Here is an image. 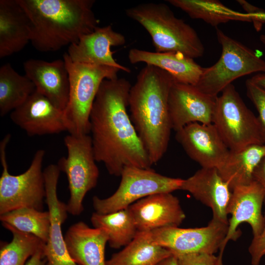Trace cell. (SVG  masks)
Here are the masks:
<instances>
[{
    "label": "cell",
    "instance_id": "cell-17",
    "mask_svg": "<svg viewBox=\"0 0 265 265\" xmlns=\"http://www.w3.org/2000/svg\"><path fill=\"white\" fill-rule=\"evenodd\" d=\"M129 209L139 232L178 227L186 218L179 200L171 193H159L144 197Z\"/></svg>",
    "mask_w": 265,
    "mask_h": 265
},
{
    "label": "cell",
    "instance_id": "cell-24",
    "mask_svg": "<svg viewBox=\"0 0 265 265\" xmlns=\"http://www.w3.org/2000/svg\"><path fill=\"white\" fill-rule=\"evenodd\" d=\"M265 158V144H255L238 151H231L217 169L231 190L254 180V172Z\"/></svg>",
    "mask_w": 265,
    "mask_h": 265
},
{
    "label": "cell",
    "instance_id": "cell-34",
    "mask_svg": "<svg viewBox=\"0 0 265 265\" xmlns=\"http://www.w3.org/2000/svg\"><path fill=\"white\" fill-rule=\"evenodd\" d=\"M237 1L249 16L250 22L253 23L255 30L257 31H260L265 23V10L252 5L244 0H238Z\"/></svg>",
    "mask_w": 265,
    "mask_h": 265
},
{
    "label": "cell",
    "instance_id": "cell-20",
    "mask_svg": "<svg viewBox=\"0 0 265 265\" xmlns=\"http://www.w3.org/2000/svg\"><path fill=\"white\" fill-rule=\"evenodd\" d=\"M181 190L190 193L212 211V218L228 224L227 209L232 190L215 168H204L184 179Z\"/></svg>",
    "mask_w": 265,
    "mask_h": 265
},
{
    "label": "cell",
    "instance_id": "cell-22",
    "mask_svg": "<svg viewBox=\"0 0 265 265\" xmlns=\"http://www.w3.org/2000/svg\"><path fill=\"white\" fill-rule=\"evenodd\" d=\"M32 36V24L17 0H0V58L23 50Z\"/></svg>",
    "mask_w": 265,
    "mask_h": 265
},
{
    "label": "cell",
    "instance_id": "cell-39",
    "mask_svg": "<svg viewBox=\"0 0 265 265\" xmlns=\"http://www.w3.org/2000/svg\"><path fill=\"white\" fill-rule=\"evenodd\" d=\"M260 40L263 44L265 46V34L260 35Z\"/></svg>",
    "mask_w": 265,
    "mask_h": 265
},
{
    "label": "cell",
    "instance_id": "cell-13",
    "mask_svg": "<svg viewBox=\"0 0 265 265\" xmlns=\"http://www.w3.org/2000/svg\"><path fill=\"white\" fill-rule=\"evenodd\" d=\"M46 190L45 202L51 217L49 237L46 243L45 265H79L70 257L62 234L61 225L67 217V205L57 196L60 171L57 164H51L43 170Z\"/></svg>",
    "mask_w": 265,
    "mask_h": 265
},
{
    "label": "cell",
    "instance_id": "cell-4",
    "mask_svg": "<svg viewBox=\"0 0 265 265\" xmlns=\"http://www.w3.org/2000/svg\"><path fill=\"white\" fill-rule=\"evenodd\" d=\"M125 13L148 32L155 52H179L193 59L204 54V45L195 30L176 17L165 3H141L127 8Z\"/></svg>",
    "mask_w": 265,
    "mask_h": 265
},
{
    "label": "cell",
    "instance_id": "cell-33",
    "mask_svg": "<svg viewBox=\"0 0 265 265\" xmlns=\"http://www.w3.org/2000/svg\"><path fill=\"white\" fill-rule=\"evenodd\" d=\"M264 218L265 224L262 232L258 236L253 237L248 248L251 265H259L262 258L265 256V212Z\"/></svg>",
    "mask_w": 265,
    "mask_h": 265
},
{
    "label": "cell",
    "instance_id": "cell-11",
    "mask_svg": "<svg viewBox=\"0 0 265 265\" xmlns=\"http://www.w3.org/2000/svg\"><path fill=\"white\" fill-rule=\"evenodd\" d=\"M228 224L212 218L208 225L194 228L168 227L150 231L153 241L175 256L191 253L214 254L219 250Z\"/></svg>",
    "mask_w": 265,
    "mask_h": 265
},
{
    "label": "cell",
    "instance_id": "cell-31",
    "mask_svg": "<svg viewBox=\"0 0 265 265\" xmlns=\"http://www.w3.org/2000/svg\"><path fill=\"white\" fill-rule=\"evenodd\" d=\"M248 97L253 103L258 113L257 117L263 144H265V89L248 79L245 83Z\"/></svg>",
    "mask_w": 265,
    "mask_h": 265
},
{
    "label": "cell",
    "instance_id": "cell-30",
    "mask_svg": "<svg viewBox=\"0 0 265 265\" xmlns=\"http://www.w3.org/2000/svg\"><path fill=\"white\" fill-rule=\"evenodd\" d=\"M0 220L20 231L34 235L45 243L48 240L51 226L49 211L20 208L0 214Z\"/></svg>",
    "mask_w": 265,
    "mask_h": 265
},
{
    "label": "cell",
    "instance_id": "cell-12",
    "mask_svg": "<svg viewBox=\"0 0 265 265\" xmlns=\"http://www.w3.org/2000/svg\"><path fill=\"white\" fill-rule=\"evenodd\" d=\"M265 199V190L256 181L238 186L232 190L227 209L228 219L226 236L217 256L218 265H224L223 256L225 248L230 240H235L240 235L238 229L240 224L247 223L251 226L253 237L259 235L265 224L262 208Z\"/></svg>",
    "mask_w": 265,
    "mask_h": 265
},
{
    "label": "cell",
    "instance_id": "cell-15",
    "mask_svg": "<svg viewBox=\"0 0 265 265\" xmlns=\"http://www.w3.org/2000/svg\"><path fill=\"white\" fill-rule=\"evenodd\" d=\"M10 118L29 136L67 131L64 111L36 90L21 106L11 112Z\"/></svg>",
    "mask_w": 265,
    "mask_h": 265
},
{
    "label": "cell",
    "instance_id": "cell-19",
    "mask_svg": "<svg viewBox=\"0 0 265 265\" xmlns=\"http://www.w3.org/2000/svg\"><path fill=\"white\" fill-rule=\"evenodd\" d=\"M24 69L36 90L64 111L69 101L70 82L63 59L47 61L30 59L24 62Z\"/></svg>",
    "mask_w": 265,
    "mask_h": 265
},
{
    "label": "cell",
    "instance_id": "cell-36",
    "mask_svg": "<svg viewBox=\"0 0 265 265\" xmlns=\"http://www.w3.org/2000/svg\"><path fill=\"white\" fill-rule=\"evenodd\" d=\"M44 249L38 251L28 259L26 265H45L46 259L44 256Z\"/></svg>",
    "mask_w": 265,
    "mask_h": 265
},
{
    "label": "cell",
    "instance_id": "cell-26",
    "mask_svg": "<svg viewBox=\"0 0 265 265\" xmlns=\"http://www.w3.org/2000/svg\"><path fill=\"white\" fill-rule=\"evenodd\" d=\"M192 19H200L213 26L230 21L250 22L248 15L232 10L216 0H168Z\"/></svg>",
    "mask_w": 265,
    "mask_h": 265
},
{
    "label": "cell",
    "instance_id": "cell-18",
    "mask_svg": "<svg viewBox=\"0 0 265 265\" xmlns=\"http://www.w3.org/2000/svg\"><path fill=\"white\" fill-rule=\"evenodd\" d=\"M126 42L125 36L114 30L111 25L97 26L69 46L67 53L73 62L110 66L130 73L129 68L116 61L111 51L112 47L122 46Z\"/></svg>",
    "mask_w": 265,
    "mask_h": 265
},
{
    "label": "cell",
    "instance_id": "cell-7",
    "mask_svg": "<svg viewBox=\"0 0 265 265\" xmlns=\"http://www.w3.org/2000/svg\"><path fill=\"white\" fill-rule=\"evenodd\" d=\"M11 134H7L0 143V160L2 167L0 178V215L23 208L43 210L46 190L42 165L45 151L37 150L28 169L22 174L9 173L6 147Z\"/></svg>",
    "mask_w": 265,
    "mask_h": 265
},
{
    "label": "cell",
    "instance_id": "cell-25",
    "mask_svg": "<svg viewBox=\"0 0 265 265\" xmlns=\"http://www.w3.org/2000/svg\"><path fill=\"white\" fill-rule=\"evenodd\" d=\"M171 255L153 241L150 231H138L129 244L106 261V265H158Z\"/></svg>",
    "mask_w": 265,
    "mask_h": 265
},
{
    "label": "cell",
    "instance_id": "cell-1",
    "mask_svg": "<svg viewBox=\"0 0 265 265\" xmlns=\"http://www.w3.org/2000/svg\"><path fill=\"white\" fill-rule=\"evenodd\" d=\"M132 85L124 78L101 83L90 114V135L97 162L120 176L125 167L151 168L148 153L128 113Z\"/></svg>",
    "mask_w": 265,
    "mask_h": 265
},
{
    "label": "cell",
    "instance_id": "cell-2",
    "mask_svg": "<svg viewBox=\"0 0 265 265\" xmlns=\"http://www.w3.org/2000/svg\"><path fill=\"white\" fill-rule=\"evenodd\" d=\"M174 81L166 72L146 65L130 91V116L153 164L168 148L172 129L168 97Z\"/></svg>",
    "mask_w": 265,
    "mask_h": 265
},
{
    "label": "cell",
    "instance_id": "cell-10",
    "mask_svg": "<svg viewBox=\"0 0 265 265\" xmlns=\"http://www.w3.org/2000/svg\"><path fill=\"white\" fill-rule=\"evenodd\" d=\"M120 176L119 186L113 194L104 199L97 196L93 197L96 212L107 214L117 212L149 195L171 193L180 189L184 180L161 175L152 168L134 166L125 167Z\"/></svg>",
    "mask_w": 265,
    "mask_h": 265
},
{
    "label": "cell",
    "instance_id": "cell-28",
    "mask_svg": "<svg viewBox=\"0 0 265 265\" xmlns=\"http://www.w3.org/2000/svg\"><path fill=\"white\" fill-rule=\"evenodd\" d=\"M90 220L94 228L105 231L110 247L114 249L127 246L138 232L128 208L107 214L95 212Z\"/></svg>",
    "mask_w": 265,
    "mask_h": 265
},
{
    "label": "cell",
    "instance_id": "cell-3",
    "mask_svg": "<svg viewBox=\"0 0 265 265\" xmlns=\"http://www.w3.org/2000/svg\"><path fill=\"white\" fill-rule=\"evenodd\" d=\"M32 24L31 43L37 51H56L78 42L98 26L94 0H17Z\"/></svg>",
    "mask_w": 265,
    "mask_h": 265
},
{
    "label": "cell",
    "instance_id": "cell-9",
    "mask_svg": "<svg viewBox=\"0 0 265 265\" xmlns=\"http://www.w3.org/2000/svg\"><path fill=\"white\" fill-rule=\"evenodd\" d=\"M67 157H61L57 166L67 176L70 198L68 212L80 215L84 210L83 201L86 193L97 184L99 171L92 148L90 134H69L64 138Z\"/></svg>",
    "mask_w": 265,
    "mask_h": 265
},
{
    "label": "cell",
    "instance_id": "cell-38",
    "mask_svg": "<svg viewBox=\"0 0 265 265\" xmlns=\"http://www.w3.org/2000/svg\"><path fill=\"white\" fill-rule=\"evenodd\" d=\"M158 265H178L177 257L172 254L161 261Z\"/></svg>",
    "mask_w": 265,
    "mask_h": 265
},
{
    "label": "cell",
    "instance_id": "cell-6",
    "mask_svg": "<svg viewBox=\"0 0 265 265\" xmlns=\"http://www.w3.org/2000/svg\"><path fill=\"white\" fill-rule=\"evenodd\" d=\"M216 34L222 48L218 61L204 68L195 86L203 93L213 98L235 80L252 73L265 74V60L251 49L226 34L218 27Z\"/></svg>",
    "mask_w": 265,
    "mask_h": 265
},
{
    "label": "cell",
    "instance_id": "cell-21",
    "mask_svg": "<svg viewBox=\"0 0 265 265\" xmlns=\"http://www.w3.org/2000/svg\"><path fill=\"white\" fill-rule=\"evenodd\" d=\"M64 239L70 257L78 265H106L108 237L103 229L91 228L79 221L69 227Z\"/></svg>",
    "mask_w": 265,
    "mask_h": 265
},
{
    "label": "cell",
    "instance_id": "cell-29",
    "mask_svg": "<svg viewBox=\"0 0 265 265\" xmlns=\"http://www.w3.org/2000/svg\"><path fill=\"white\" fill-rule=\"evenodd\" d=\"M1 224L11 233L12 239L0 246V265H26L28 259L45 248L46 243L34 235L20 231L6 223Z\"/></svg>",
    "mask_w": 265,
    "mask_h": 265
},
{
    "label": "cell",
    "instance_id": "cell-23",
    "mask_svg": "<svg viewBox=\"0 0 265 265\" xmlns=\"http://www.w3.org/2000/svg\"><path fill=\"white\" fill-rule=\"evenodd\" d=\"M128 58L132 64L143 62L159 68L178 83L196 86L203 68L193 58L179 52L158 53L136 48L131 49Z\"/></svg>",
    "mask_w": 265,
    "mask_h": 265
},
{
    "label": "cell",
    "instance_id": "cell-5",
    "mask_svg": "<svg viewBox=\"0 0 265 265\" xmlns=\"http://www.w3.org/2000/svg\"><path fill=\"white\" fill-rule=\"evenodd\" d=\"M63 60L68 73L70 90L64 111L67 131L73 135L89 134L91 108L102 82L117 78L119 68L72 61L67 53Z\"/></svg>",
    "mask_w": 265,
    "mask_h": 265
},
{
    "label": "cell",
    "instance_id": "cell-14",
    "mask_svg": "<svg viewBox=\"0 0 265 265\" xmlns=\"http://www.w3.org/2000/svg\"><path fill=\"white\" fill-rule=\"evenodd\" d=\"M176 132L186 154L202 167L217 169L230 152L212 123H190Z\"/></svg>",
    "mask_w": 265,
    "mask_h": 265
},
{
    "label": "cell",
    "instance_id": "cell-37",
    "mask_svg": "<svg viewBox=\"0 0 265 265\" xmlns=\"http://www.w3.org/2000/svg\"><path fill=\"white\" fill-rule=\"evenodd\" d=\"M249 79L255 84L265 89V74L258 73Z\"/></svg>",
    "mask_w": 265,
    "mask_h": 265
},
{
    "label": "cell",
    "instance_id": "cell-32",
    "mask_svg": "<svg viewBox=\"0 0 265 265\" xmlns=\"http://www.w3.org/2000/svg\"><path fill=\"white\" fill-rule=\"evenodd\" d=\"M176 256L178 265H218L214 254L191 253Z\"/></svg>",
    "mask_w": 265,
    "mask_h": 265
},
{
    "label": "cell",
    "instance_id": "cell-8",
    "mask_svg": "<svg viewBox=\"0 0 265 265\" xmlns=\"http://www.w3.org/2000/svg\"><path fill=\"white\" fill-rule=\"evenodd\" d=\"M212 123L231 151L263 144L257 117L232 84L216 97Z\"/></svg>",
    "mask_w": 265,
    "mask_h": 265
},
{
    "label": "cell",
    "instance_id": "cell-35",
    "mask_svg": "<svg viewBox=\"0 0 265 265\" xmlns=\"http://www.w3.org/2000/svg\"><path fill=\"white\" fill-rule=\"evenodd\" d=\"M253 177L254 180L258 182L265 190V158L256 168Z\"/></svg>",
    "mask_w": 265,
    "mask_h": 265
},
{
    "label": "cell",
    "instance_id": "cell-27",
    "mask_svg": "<svg viewBox=\"0 0 265 265\" xmlns=\"http://www.w3.org/2000/svg\"><path fill=\"white\" fill-rule=\"evenodd\" d=\"M35 90L25 75L19 74L9 63L2 65L0 68V116L19 107Z\"/></svg>",
    "mask_w": 265,
    "mask_h": 265
},
{
    "label": "cell",
    "instance_id": "cell-16",
    "mask_svg": "<svg viewBox=\"0 0 265 265\" xmlns=\"http://www.w3.org/2000/svg\"><path fill=\"white\" fill-rule=\"evenodd\" d=\"M216 98L195 86L174 81L168 97V108L172 129L175 132L187 124L212 123Z\"/></svg>",
    "mask_w": 265,
    "mask_h": 265
}]
</instances>
